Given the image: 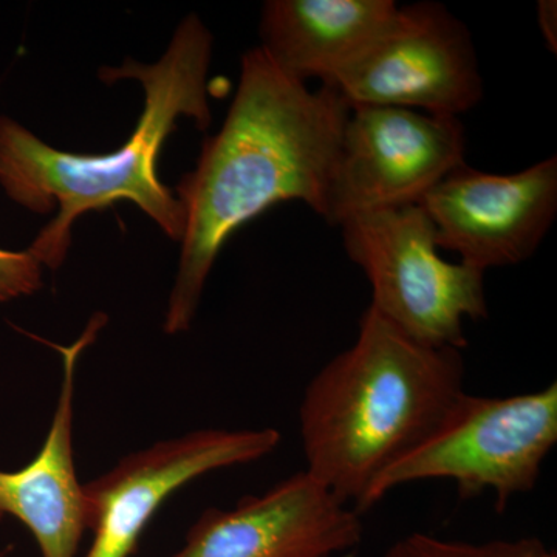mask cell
<instances>
[{
  "label": "cell",
  "instance_id": "obj_12",
  "mask_svg": "<svg viewBox=\"0 0 557 557\" xmlns=\"http://www.w3.org/2000/svg\"><path fill=\"white\" fill-rule=\"evenodd\" d=\"M394 0H269L260 49L285 75L327 83L397 24Z\"/></svg>",
  "mask_w": 557,
  "mask_h": 557
},
{
  "label": "cell",
  "instance_id": "obj_9",
  "mask_svg": "<svg viewBox=\"0 0 557 557\" xmlns=\"http://www.w3.org/2000/svg\"><path fill=\"white\" fill-rule=\"evenodd\" d=\"M432 220L438 248L485 273L530 259L557 214V157L518 174L496 175L467 163L418 201Z\"/></svg>",
  "mask_w": 557,
  "mask_h": 557
},
{
  "label": "cell",
  "instance_id": "obj_1",
  "mask_svg": "<svg viewBox=\"0 0 557 557\" xmlns=\"http://www.w3.org/2000/svg\"><path fill=\"white\" fill-rule=\"evenodd\" d=\"M348 113L338 91L310 90L260 47L242 57L223 126L205 139L196 170L177 186L185 233L164 333L188 332L223 245L249 220L288 200L325 219Z\"/></svg>",
  "mask_w": 557,
  "mask_h": 557
},
{
  "label": "cell",
  "instance_id": "obj_3",
  "mask_svg": "<svg viewBox=\"0 0 557 557\" xmlns=\"http://www.w3.org/2000/svg\"><path fill=\"white\" fill-rule=\"evenodd\" d=\"M465 397L461 350L410 338L369 306L357 343L304 394L306 472L361 515L384 472L445 426Z\"/></svg>",
  "mask_w": 557,
  "mask_h": 557
},
{
  "label": "cell",
  "instance_id": "obj_2",
  "mask_svg": "<svg viewBox=\"0 0 557 557\" xmlns=\"http://www.w3.org/2000/svg\"><path fill=\"white\" fill-rule=\"evenodd\" d=\"M212 35L196 14L175 30L156 64L126 60L104 67V83L135 79L145 89V109L123 146L110 153H73L51 148L20 123L0 116V185L10 199L39 214L58 207L57 219L44 226L28 251L42 267L58 270L67 258L72 225L84 212L129 200L145 211L166 236L182 242L185 211L160 182L157 161L180 116L211 124L208 70Z\"/></svg>",
  "mask_w": 557,
  "mask_h": 557
},
{
  "label": "cell",
  "instance_id": "obj_10",
  "mask_svg": "<svg viewBox=\"0 0 557 557\" xmlns=\"http://www.w3.org/2000/svg\"><path fill=\"white\" fill-rule=\"evenodd\" d=\"M361 539L359 512L302 471L233 509H207L172 557H336Z\"/></svg>",
  "mask_w": 557,
  "mask_h": 557
},
{
  "label": "cell",
  "instance_id": "obj_13",
  "mask_svg": "<svg viewBox=\"0 0 557 557\" xmlns=\"http://www.w3.org/2000/svg\"><path fill=\"white\" fill-rule=\"evenodd\" d=\"M515 545L516 541L472 544L413 533L395 542L384 557H509Z\"/></svg>",
  "mask_w": 557,
  "mask_h": 557
},
{
  "label": "cell",
  "instance_id": "obj_5",
  "mask_svg": "<svg viewBox=\"0 0 557 557\" xmlns=\"http://www.w3.org/2000/svg\"><path fill=\"white\" fill-rule=\"evenodd\" d=\"M556 443L557 383L504 398L467 394L445 426L384 472L369 505L395 487L446 479L457 483L461 498L493 491L504 512L512 497L534 490Z\"/></svg>",
  "mask_w": 557,
  "mask_h": 557
},
{
  "label": "cell",
  "instance_id": "obj_7",
  "mask_svg": "<svg viewBox=\"0 0 557 557\" xmlns=\"http://www.w3.org/2000/svg\"><path fill=\"white\" fill-rule=\"evenodd\" d=\"M322 86L350 108L421 109L457 119L483 97L467 25L437 2L401 7L397 24Z\"/></svg>",
  "mask_w": 557,
  "mask_h": 557
},
{
  "label": "cell",
  "instance_id": "obj_11",
  "mask_svg": "<svg viewBox=\"0 0 557 557\" xmlns=\"http://www.w3.org/2000/svg\"><path fill=\"white\" fill-rule=\"evenodd\" d=\"M106 318L91 319L72 346L58 347L62 383L57 410L42 449L17 471H0V520L11 516L32 531L40 557H76L89 530V502L76 472L73 403L83 351L94 343Z\"/></svg>",
  "mask_w": 557,
  "mask_h": 557
},
{
  "label": "cell",
  "instance_id": "obj_4",
  "mask_svg": "<svg viewBox=\"0 0 557 557\" xmlns=\"http://www.w3.org/2000/svg\"><path fill=\"white\" fill-rule=\"evenodd\" d=\"M339 228L348 258L372 285L373 309L428 346L467 347L465 319L487 318L485 273L442 259L420 205L354 215Z\"/></svg>",
  "mask_w": 557,
  "mask_h": 557
},
{
  "label": "cell",
  "instance_id": "obj_16",
  "mask_svg": "<svg viewBox=\"0 0 557 557\" xmlns=\"http://www.w3.org/2000/svg\"><path fill=\"white\" fill-rule=\"evenodd\" d=\"M509 557H556L545 549L537 539H520L516 541L515 549Z\"/></svg>",
  "mask_w": 557,
  "mask_h": 557
},
{
  "label": "cell",
  "instance_id": "obj_15",
  "mask_svg": "<svg viewBox=\"0 0 557 557\" xmlns=\"http://www.w3.org/2000/svg\"><path fill=\"white\" fill-rule=\"evenodd\" d=\"M537 24L542 38L547 42L549 51H557V2L556 0H539Z\"/></svg>",
  "mask_w": 557,
  "mask_h": 557
},
{
  "label": "cell",
  "instance_id": "obj_6",
  "mask_svg": "<svg viewBox=\"0 0 557 557\" xmlns=\"http://www.w3.org/2000/svg\"><path fill=\"white\" fill-rule=\"evenodd\" d=\"M457 116L386 106L350 108L330 182L325 222L339 226L366 212L418 205L465 163Z\"/></svg>",
  "mask_w": 557,
  "mask_h": 557
},
{
  "label": "cell",
  "instance_id": "obj_8",
  "mask_svg": "<svg viewBox=\"0 0 557 557\" xmlns=\"http://www.w3.org/2000/svg\"><path fill=\"white\" fill-rule=\"evenodd\" d=\"M281 443L276 429H201L164 440L121 458L84 485L94 544L86 557H129L161 505L219 469L270 456Z\"/></svg>",
  "mask_w": 557,
  "mask_h": 557
},
{
  "label": "cell",
  "instance_id": "obj_14",
  "mask_svg": "<svg viewBox=\"0 0 557 557\" xmlns=\"http://www.w3.org/2000/svg\"><path fill=\"white\" fill-rule=\"evenodd\" d=\"M42 288V265L30 251L0 248V304L30 296Z\"/></svg>",
  "mask_w": 557,
  "mask_h": 557
}]
</instances>
